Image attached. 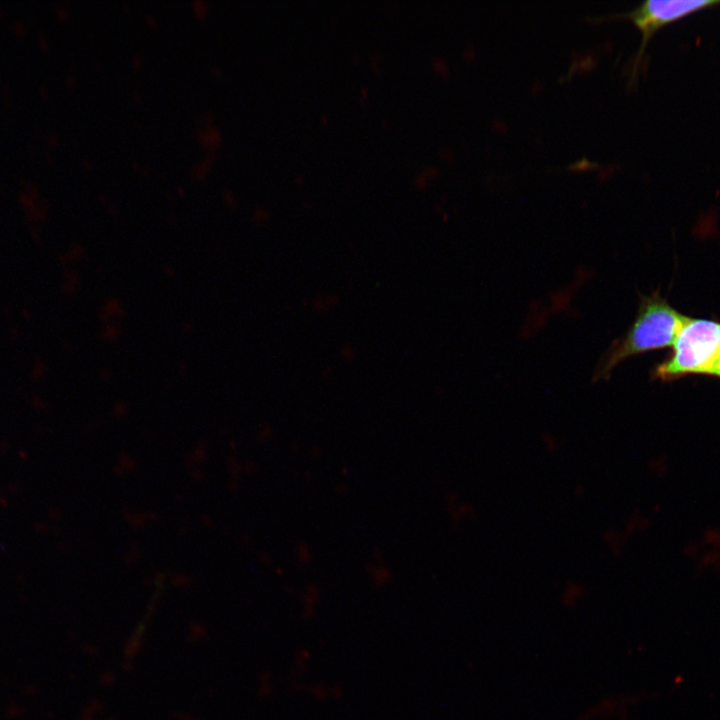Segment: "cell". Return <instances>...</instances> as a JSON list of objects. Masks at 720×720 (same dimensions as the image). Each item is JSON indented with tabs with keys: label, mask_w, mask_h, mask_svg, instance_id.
Wrapping results in <instances>:
<instances>
[{
	"label": "cell",
	"mask_w": 720,
	"mask_h": 720,
	"mask_svg": "<svg viewBox=\"0 0 720 720\" xmlns=\"http://www.w3.org/2000/svg\"><path fill=\"white\" fill-rule=\"evenodd\" d=\"M687 318L656 292L642 297L634 323L625 336L610 347L597 368L596 377H608L613 368L628 357L672 347Z\"/></svg>",
	"instance_id": "1"
},
{
	"label": "cell",
	"mask_w": 720,
	"mask_h": 720,
	"mask_svg": "<svg viewBox=\"0 0 720 720\" xmlns=\"http://www.w3.org/2000/svg\"><path fill=\"white\" fill-rule=\"evenodd\" d=\"M720 356V322L688 317L672 353L654 369V377L672 381L687 375H707Z\"/></svg>",
	"instance_id": "2"
},
{
	"label": "cell",
	"mask_w": 720,
	"mask_h": 720,
	"mask_svg": "<svg viewBox=\"0 0 720 720\" xmlns=\"http://www.w3.org/2000/svg\"><path fill=\"white\" fill-rule=\"evenodd\" d=\"M716 5H720L719 0H646L629 12L607 17L631 20L642 35L640 47L631 64V82L638 74L646 46L657 31Z\"/></svg>",
	"instance_id": "3"
},
{
	"label": "cell",
	"mask_w": 720,
	"mask_h": 720,
	"mask_svg": "<svg viewBox=\"0 0 720 720\" xmlns=\"http://www.w3.org/2000/svg\"><path fill=\"white\" fill-rule=\"evenodd\" d=\"M451 521L458 527L467 521L474 519L476 511L474 507L458 498L457 494L446 496Z\"/></svg>",
	"instance_id": "4"
},
{
	"label": "cell",
	"mask_w": 720,
	"mask_h": 720,
	"mask_svg": "<svg viewBox=\"0 0 720 720\" xmlns=\"http://www.w3.org/2000/svg\"><path fill=\"white\" fill-rule=\"evenodd\" d=\"M366 572L373 584L377 587H383L392 579L390 568L382 563V560H375L373 563H369L366 567Z\"/></svg>",
	"instance_id": "5"
},
{
	"label": "cell",
	"mask_w": 720,
	"mask_h": 720,
	"mask_svg": "<svg viewBox=\"0 0 720 720\" xmlns=\"http://www.w3.org/2000/svg\"><path fill=\"white\" fill-rule=\"evenodd\" d=\"M621 534L613 528H608L602 533V541L613 556L621 551Z\"/></svg>",
	"instance_id": "6"
},
{
	"label": "cell",
	"mask_w": 720,
	"mask_h": 720,
	"mask_svg": "<svg viewBox=\"0 0 720 720\" xmlns=\"http://www.w3.org/2000/svg\"><path fill=\"white\" fill-rule=\"evenodd\" d=\"M584 592V588L577 582H568L563 590V601L566 604L575 603Z\"/></svg>",
	"instance_id": "7"
},
{
	"label": "cell",
	"mask_w": 720,
	"mask_h": 720,
	"mask_svg": "<svg viewBox=\"0 0 720 720\" xmlns=\"http://www.w3.org/2000/svg\"><path fill=\"white\" fill-rule=\"evenodd\" d=\"M319 598V589L316 585L311 584L306 588V591L303 595V603L305 607V612L312 611L317 603V600Z\"/></svg>",
	"instance_id": "8"
},
{
	"label": "cell",
	"mask_w": 720,
	"mask_h": 720,
	"mask_svg": "<svg viewBox=\"0 0 720 720\" xmlns=\"http://www.w3.org/2000/svg\"><path fill=\"white\" fill-rule=\"evenodd\" d=\"M313 559L312 551L306 542H299L296 545V560L301 565L309 564Z\"/></svg>",
	"instance_id": "9"
},
{
	"label": "cell",
	"mask_w": 720,
	"mask_h": 720,
	"mask_svg": "<svg viewBox=\"0 0 720 720\" xmlns=\"http://www.w3.org/2000/svg\"><path fill=\"white\" fill-rule=\"evenodd\" d=\"M542 447L547 452H554L558 446V440L553 435L545 434L540 440Z\"/></svg>",
	"instance_id": "10"
},
{
	"label": "cell",
	"mask_w": 720,
	"mask_h": 720,
	"mask_svg": "<svg viewBox=\"0 0 720 720\" xmlns=\"http://www.w3.org/2000/svg\"><path fill=\"white\" fill-rule=\"evenodd\" d=\"M708 376L720 378V356L716 360V362L713 365L712 369L710 370Z\"/></svg>",
	"instance_id": "11"
}]
</instances>
